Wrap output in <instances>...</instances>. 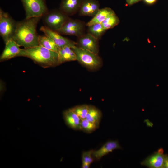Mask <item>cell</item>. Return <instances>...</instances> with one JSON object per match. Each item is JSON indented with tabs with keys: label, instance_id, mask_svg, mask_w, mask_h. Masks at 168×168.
Listing matches in <instances>:
<instances>
[{
	"label": "cell",
	"instance_id": "cell-1",
	"mask_svg": "<svg viewBox=\"0 0 168 168\" xmlns=\"http://www.w3.org/2000/svg\"><path fill=\"white\" fill-rule=\"evenodd\" d=\"M42 17L26 18L17 21L12 40L20 47L29 48L39 45L36 29L37 24Z\"/></svg>",
	"mask_w": 168,
	"mask_h": 168
},
{
	"label": "cell",
	"instance_id": "cell-2",
	"mask_svg": "<svg viewBox=\"0 0 168 168\" xmlns=\"http://www.w3.org/2000/svg\"><path fill=\"white\" fill-rule=\"evenodd\" d=\"M21 56L28 58L44 67H54L59 65L58 53L40 45L21 49L16 57Z\"/></svg>",
	"mask_w": 168,
	"mask_h": 168
},
{
	"label": "cell",
	"instance_id": "cell-3",
	"mask_svg": "<svg viewBox=\"0 0 168 168\" xmlns=\"http://www.w3.org/2000/svg\"><path fill=\"white\" fill-rule=\"evenodd\" d=\"M72 48L76 54V60L87 68L94 70L101 66L102 61L98 54L82 49L77 45Z\"/></svg>",
	"mask_w": 168,
	"mask_h": 168
},
{
	"label": "cell",
	"instance_id": "cell-4",
	"mask_svg": "<svg viewBox=\"0 0 168 168\" xmlns=\"http://www.w3.org/2000/svg\"><path fill=\"white\" fill-rule=\"evenodd\" d=\"M17 22L7 13L0 9V35L5 43L12 40Z\"/></svg>",
	"mask_w": 168,
	"mask_h": 168
},
{
	"label": "cell",
	"instance_id": "cell-5",
	"mask_svg": "<svg viewBox=\"0 0 168 168\" xmlns=\"http://www.w3.org/2000/svg\"><path fill=\"white\" fill-rule=\"evenodd\" d=\"M45 26L57 32L70 18L60 10H54L48 11L43 16Z\"/></svg>",
	"mask_w": 168,
	"mask_h": 168
},
{
	"label": "cell",
	"instance_id": "cell-6",
	"mask_svg": "<svg viewBox=\"0 0 168 168\" xmlns=\"http://www.w3.org/2000/svg\"><path fill=\"white\" fill-rule=\"evenodd\" d=\"M25 12L26 18L42 16L48 11L45 0H21Z\"/></svg>",
	"mask_w": 168,
	"mask_h": 168
},
{
	"label": "cell",
	"instance_id": "cell-7",
	"mask_svg": "<svg viewBox=\"0 0 168 168\" xmlns=\"http://www.w3.org/2000/svg\"><path fill=\"white\" fill-rule=\"evenodd\" d=\"M84 23L78 20L69 18L57 32L60 34L80 36L84 34Z\"/></svg>",
	"mask_w": 168,
	"mask_h": 168
},
{
	"label": "cell",
	"instance_id": "cell-8",
	"mask_svg": "<svg viewBox=\"0 0 168 168\" xmlns=\"http://www.w3.org/2000/svg\"><path fill=\"white\" fill-rule=\"evenodd\" d=\"M40 30L51 39L59 49L66 46L72 47L77 45V43L62 36L56 31L51 30L45 26H42Z\"/></svg>",
	"mask_w": 168,
	"mask_h": 168
},
{
	"label": "cell",
	"instance_id": "cell-9",
	"mask_svg": "<svg viewBox=\"0 0 168 168\" xmlns=\"http://www.w3.org/2000/svg\"><path fill=\"white\" fill-rule=\"evenodd\" d=\"M98 40L88 33L78 37L77 46L85 50L98 54L99 51Z\"/></svg>",
	"mask_w": 168,
	"mask_h": 168
},
{
	"label": "cell",
	"instance_id": "cell-10",
	"mask_svg": "<svg viewBox=\"0 0 168 168\" xmlns=\"http://www.w3.org/2000/svg\"><path fill=\"white\" fill-rule=\"evenodd\" d=\"M163 152L162 148H160L141 162V165L150 168H163L165 155Z\"/></svg>",
	"mask_w": 168,
	"mask_h": 168
},
{
	"label": "cell",
	"instance_id": "cell-11",
	"mask_svg": "<svg viewBox=\"0 0 168 168\" xmlns=\"http://www.w3.org/2000/svg\"><path fill=\"white\" fill-rule=\"evenodd\" d=\"M100 9V4L98 1L83 0L79 11V14L93 17Z\"/></svg>",
	"mask_w": 168,
	"mask_h": 168
},
{
	"label": "cell",
	"instance_id": "cell-12",
	"mask_svg": "<svg viewBox=\"0 0 168 168\" xmlns=\"http://www.w3.org/2000/svg\"><path fill=\"white\" fill-rule=\"evenodd\" d=\"M83 0H62L59 10L69 16L79 11Z\"/></svg>",
	"mask_w": 168,
	"mask_h": 168
},
{
	"label": "cell",
	"instance_id": "cell-13",
	"mask_svg": "<svg viewBox=\"0 0 168 168\" xmlns=\"http://www.w3.org/2000/svg\"><path fill=\"white\" fill-rule=\"evenodd\" d=\"M122 147L117 140H110L107 142L101 147L96 150H93L92 156L97 160L115 149H121Z\"/></svg>",
	"mask_w": 168,
	"mask_h": 168
},
{
	"label": "cell",
	"instance_id": "cell-14",
	"mask_svg": "<svg viewBox=\"0 0 168 168\" xmlns=\"http://www.w3.org/2000/svg\"><path fill=\"white\" fill-rule=\"evenodd\" d=\"M5 44V47L0 57V62L16 57L21 49L20 46L12 40Z\"/></svg>",
	"mask_w": 168,
	"mask_h": 168
},
{
	"label": "cell",
	"instance_id": "cell-15",
	"mask_svg": "<svg viewBox=\"0 0 168 168\" xmlns=\"http://www.w3.org/2000/svg\"><path fill=\"white\" fill-rule=\"evenodd\" d=\"M63 117L66 124L74 130H81V119L71 109L64 111Z\"/></svg>",
	"mask_w": 168,
	"mask_h": 168
},
{
	"label": "cell",
	"instance_id": "cell-16",
	"mask_svg": "<svg viewBox=\"0 0 168 168\" xmlns=\"http://www.w3.org/2000/svg\"><path fill=\"white\" fill-rule=\"evenodd\" d=\"M58 54V63L77 60L76 54L72 47L66 46L59 49Z\"/></svg>",
	"mask_w": 168,
	"mask_h": 168
},
{
	"label": "cell",
	"instance_id": "cell-17",
	"mask_svg": "<svg viewBox=\"0 0 168 168\" xmlns=\"http://www.w3.org/2000/svg\"><path fill=\"white\" fill-rule=\"evenodd\" d=\"M114 13V11L109 8L100 9L96 15L86 24V26H88L95 24L101 23L107 17Z\"/></svg>",
	"mask_w": 168,
	"mask_h": 168
},
{
	"label": "cell",
	"instance_id": "cell-18",
	"mask_svg": "<svg viewBox=\"0 0 168 168\" xmlns=\"http://www.w3.org/2000/svg\"><path fill=\"white\" fill-rule=\"evenodd\" d=\"M39 45H40L52 51L58 53L59 49L54 41L46 35H39L38 38Z\"/></svg>",
	"mask_w": 168,
	"mask_h": 168
},
{
	"label": "cell",
	"instance_id": "cell-19",
	"mask_svg": "<svg viewBox=\"0 0 168 168\" xmlns=\"http://www.w3.org/2000/svg\"><path fill=\"white\" fill-rule=\"evenodd\" d=\"M101 116V112L98 109L94 106L89 105L86 119L90 122L99 125Z\"/></svg>",
	"mask_w": 168,
	"mask_h": 168
},
{
	"label": "cell",
	"instance_id": "cell-20",
	"mask_svg": "<svg viewBox=\"0 0 168 168\" xmlns=\"http://www.w3.org/2000/svg\"><path fill=\"white\" fill-rule=\"evenodd\" d=\"M88 27V33L98 40L106 31L103 28L101 23L93 24Z\"/></svg>",
	"mask_w": 168,
	"mask_h": 168
},
{
	"label": "cell",
	"instance_id": "cell-21",
	"mask_svg": "<svg viewBox=\"0 0 168 168\" xmlns=\"http://www.w3.org/2000/svg\"><path fill=\"white\" fill-rule=\"evenodd\" d=\"M119 18L114 13L107 17L101 23L105 30L111 29L117 25L119 23Z\"/></svg>",
	"mask_w": 168,
	"mask_h": 168
},
{
	"label": "cell",
	"instance_id": "cell-22",
	"mask_svg": "<svg viewBox=\"0 0 168 168\" xmlns=\"http://www.w3.org/2000/svg\"><path fill=\"white\" fill-rule=\"evenodd\" d=\"M98 125L90 122L86 119L81 120V130L88 133H91L95 131Z\"/></svg>",
	"mask_w": 168,
	"mask_h": 168
},
{
	"label": "cell",
	"instance_id": "cell-23",
	"mask_svg": "<svg viewBox=\"0 0 168 168\" xmlns=\"http://www.w3.org/2000/svg\"><path fill=\"white\" fill-rule=\"evenodd\" d=\"M89 105H83L76 106L71 109L81 119H86L88 111Z\"/></svg>",
	"mask_w": 168,
	"mask_h": 168
},
{
	"label": "cell",
	"instance_id": "cell-24",
	"mask_svg": "<svg viewBox=\"0 0 168 168\" xmlns=\"http://www.w3.org/2000/svg\"><path fill=\"white\" fill-rule=\"evenodd\" d=\"M94 150H91L82 152V163L91 164L93 161L92 154Z\"/></svg>",
	"mask_w": 168,
	"mask_h": 168
},
{
	"label": "cell",
	"instance_id": "cell-25",
	"mask_svg": "<svg viewBox=\"0 0 168 168\" xmlns=\"http://www.w3.org/2000/svg\"><path fill=\"white\" fill-rule=\"evenodd\" d=\"M163 168H168V155H164V161Z\"/></svg>",
	"mask_w": 168,
	"mask_h": 168
},
{
	"label": "cell",
	"instance_id": "cell-26",
	"mask_svg": "<svg viewBox=\"0 0 168 168\" xmlns=\"http://www.w3.org/2000/svg\"><path fill=\"white\" fill-rule=\"evenodd\" d=\"M90 164L87 163H82V168H89L90 167Z\"/></svg>",
	"mask_w": 168,
	"mask_h": 168
},
{
	"label": "cell",
	"instance_id": "cell-27",
	"mask_svg": "<svg viewBox=\"0 0 168 168\" xmlns=\"http://www.w3.org/2000/svg\"><path fill=\"white\" fill-rule=\"evenodd\" d=\"M147 3L152 4L154 3L156 0H144Z\"/></svg>",
	"mask_w": 168,
	"mask_h": 168
},
{
	"label": "cell",
	"instance_id": "cell-28",
	"mask_svg": "<svg viewBox=\"0 0 168 168\" xmlns=\"http://www.w3.org/2000/svg\"><path fill=\"white\" fill-rule=\"evenodd\" d=\"M133 0H127V2L129 4H133Z\"/></svg>",
	"mask_w": 168,
	"mask_h": 168
},
{
	"label": "cell",
	"instance_id": "cell-29",
	"mask_svg": "<svg viewBox=\"0 0 168 168\" xmlns=\"http://www.w3.org/2000/svg\"><path fill=\"white\" fill-rule=\"evenodd\" d=\"M139 0H133V4L134 3L138 1Z\"/></svg>",
	"mask_w": 168,
	"mask_h": 168
}]
</instances>
